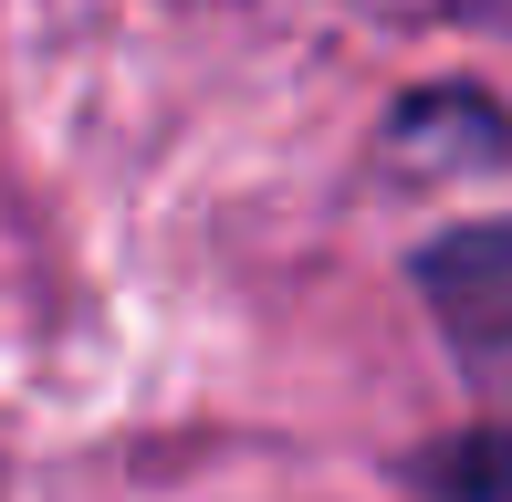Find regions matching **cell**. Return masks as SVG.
<instances>
[{
    "mask_svg": "<svg viewBox=\"0 0 512 502\" xmlns=\"http://www.w3.org/2000/svg\"><path fill=\"white\" fill-rule=\"evenodd\" d=\"M418 502H512V419H481V429H450L439 450L408 461Z\"/></svg>",
    "mask_w": 512,
    "mask_h": 502,
    "instance_id": "7a4b0ae2",
    "label": "cell"
},
{
    "mask_svg": "<svg viewBox=\"0 0 512 502\" xmlns=\"http://www.w3.org/2000/svg\"><path fill=\"white\" fill-rule=\"evenodd\" d=\"M408 283H418V304L439 314L450 356L492 387V398H512V220H460V231L418 241Z\"/></svg>",
    "mask_w": 512,
    "mask_h": 502,
    "instance_id": "6da1fadb",
    "label": "cell"
}]
</instances>
